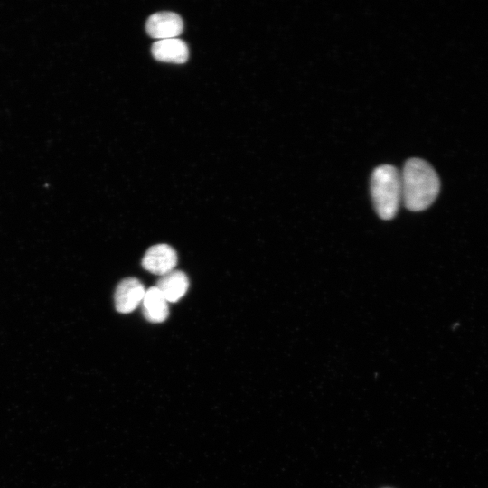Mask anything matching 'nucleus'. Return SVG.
I'll return each mask as SVG.
<instances>
[{
	"label": "nucleus",
	"mask_w": 488,
	"mask_h": 488,
	"mask_svg": "<svg viewBox=\"0 0 488 488\" xmlns=\"http://www.w3.org/2000/svg\"><path fill=\"white\" fill-rule=\"evenodd\" d=\"M402 202L413 211L428 208L440 190V180L435 169L420 158L408 159L400 173Z\"/></svg>",
	"instance_id": "nucleus-1"
},
{
	"label": "nucleus",
	"mask_w": 488,
	"mask_h": 488,
	"mask_svg": "<svg viewBox=\"0 0 488 488\" xmlns=\"http://www.w3.org/2000/svg\"><path fill=\"white\" fill-rule=\"evenodd\" d=\"M371 193L378 215L383 220L392 219L402 202L400 172L390 164L375 168L371 178Z\"/></svg>",
	"instance_id": "nucleus-2"
},
{
	"label": "nucleus",
	"mask_w": 488,
	"mask_h": 488,
	"mask_svg": "<svg viewBox=\"0 0 488 488\" xmlns=\"http://www.w3.org/2000/svg\"><path fill=\"white\" fill-rule=\"evenodd\" d=\"M176 263L177 254L167 244H156L150 247L142 259V266L145 270L160 276L173 271Z\"/></svg>",
	"instance_id": "nucleus-3"
},
{
	"label": "nucleus",
	"mask_w": 488,
	"mask_h": 488,
	"mask_svg": "<svg viewBox=\"0 0 488 488\" xmlns=\"http://www.w3.org/2000/svg\"><path fill=\"white\" fill-rule=\"evenodd\" d=\"M145 290L144 285L136 277L121 280L116 287L114 301L117 312L128 314L143 301Z\"/></svg>",
	"instance_id": "nucleus-4"
},
{
	"label": "nucleus",
	"mask_w": 488,
	"mask_h": 488,
	"mask_svg": "<svg viewBox=\"0 0 488 488\" xmlns=\"http://www.w3.org/2000/svg\"><path fill=\"white\" fill-rule=\"evenodd\" d=\"M182 18L173 12H159L152 14L146 22L147 33L159 40L176 38L183 32Z\"/></svg>",
	"instance_id": "nucleus-5"
},
{
	"label": "nucleus",
	"mask_w": 488,
	"mask_h": 488,
	"mask_svg": "<svg viewBox=\"0 0 488 488\" xmlns=\"http://www.w3.org/2000/svg\"><path fill=\"white\" fill-rule=\"evenodd\" d=\"M151 50L155 59L164 62L184 63L189 56L186 43L178 38L158 40Z\"/></svg>",
	"instance_id": "nucleus-6"
},
{
	"label": "nucleus",
	"mask_w": 488,
	"mask_h": 488,
	"mask_svg": "<svg viewBox=\"0 0 488 488\" xmlns=\"http://www.w3.org/2000/svg\"><path fill=\"white\" fill-rule=\"evenodd\" d=\"M163 294L167 302H177L186 293L189 280L185 273L173 270L161 276L155 286Z\"/></svg>",
	"instance_id": "nucleus-7"
},
{
	"label": "nucleus",
	"mask_w": 488,
	"mask_h": 488,
	"mask_svg": "<svg viewBox=\"0 0 488 488\" xmlns=\"http://www.w3.org/2000/svg\"><path fill=\"white\" fill-rule=\"evenodd\" d=\"M167 303L156 286L150 287L145 291L143 298L144 316L151 323L164 322L169 314Z\"/></svg>",
	"instance_id": "nucleus-8"
}]
</instances>
